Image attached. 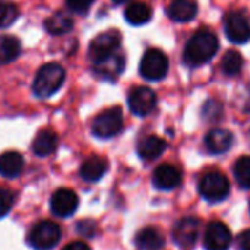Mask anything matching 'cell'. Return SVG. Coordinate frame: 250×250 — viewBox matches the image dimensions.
Masks as SVG:
<instances>
[{
  "label": "cell",
  "instance_id": "32",
  "mask_svg": "<svg viewBox=\"0 0 250 250\" xmlns=\"http://www.w3.org/2000/svg\"><path fill=\"white\" fill-rule=\"evenodd\" d=\"M237 246L240 250H250V230H245L239 239H237Z\"/></svg>",
  "mask_w": 250,
  "mask_h": 250
},
{
  "label": "cell",
  "instance_id": "13",
  "mask_svg": "<svg viewBox=\"0 0 250 250\" xmlns=\"http://www.w3.org/2000/svg\"><path fill=\"white\" fill-rule=\"evenodd\" d=\"M152 183L158 190H174L182 185V171L173 164H161L152 173Z\"/></svg>",
  "mask_w": 250,
  "mask_h": 250
},
{
  "label": "cell",
  "instance_id": "27",
  "mask_svg": "<svg viewBox=\"0 0 250 250\" xmlns=\"http://www.w3.org/2000/svg\"><path fill=\"white\" fill-rule=\"evenodd\" d=\"M19 18V10L16 4L7 0H0V28L10 26Z\"/></svg>",
  "mask_w": 250,
  "mask_h": 250
},
{
  "label": "cell",
  "instance_id": "2",
  "mask_svg": "<svg viewBox=\"0 0 250 250\" xmlns=\"http://www.w3.org/2000/svg\"><path fill=\"white\" fill-rule=\"evenodd\" d=\"M66 72L59 63L42 64L32 82V92L38 98H50L54 95L64 83Z\"/></svg>",
  "mask_w": 250,
  "mask_h": 250
},
{
  "label": "cell",
  "instance_id": "16",
  "mask_svg": "<svg viewBox=\"0 0 250 250\" xmlns=\"http://www.w3.org/2000/svg\"><path fill=\"white\" fill-rule=\"evenodd\" d=\"M166 12L171 21L186 23L195 19L198 13V1L196 0H171Z\"/></svg>",
  "mask_w": 250,
  "mask_h": 250
},
{
  "label": "cell",
  "instance_id": "8",
  "mask_svg": "<svg viewBox=\"0 0 250 250\" xmlns=\"http://www.w3.org/2000/svg\"><path fill=\"white\" fill-rule=\"evenodd\" d=\"M62 237V230L60 227L48 220L37 223L28 236L29 245L37 250H50L60 242Z\"/></svg>",
  "mask_w": 250,
  "mask_h": 250
},
{
  "label": "cell",
  "instance_id": "11",
  "mask_svg": "<svg viewBox=\"0 0 250 250\" xmlns=\"http://www.w3.org/2000/svg\"><path fill=\"white\" fill-rule=\"evenodd\" d=\"M127 104L130 111L138 117H145L151 114L157 105V95L148 86H135L127 97Z\"/></svg>",
  "mask_w": 250,
  "mask_h": 250
},
{
  "label": "cell",
  "instance_id": "18",
  "mask_svg": "<svg viewBox=\"0 0 250 250\" xmlns=\"http://www.w3.org/2000/svg\"><path fill=\"white\" fill-rule=\"evenodd\" d=\"M164 243V236L152 226L141 229L135 236V246L139 250H161Z\"/></svg>",
  "mask_w": 250,
  "mask_h": 250
},
{
  "label": "cell",
  "instance_id": "6",
  "mask_svg": "<svg viewBox=\"0 0 250 250\" xmlns=\"http://www.w3.org/2000/svg\"><path fill=\"white\" fill-rule=\"evenodd\" d=\"M123 129V111L120 107H111L100 113L91 125L92 135L100 139H110Z\"/></svg>",
  "mask_w": 250,
  "mask_h": 250
},
{
  "label": "cell",
  "instance_id": "23",
  "mask_svg": "<svg viewBox=\"0 0 250 250\" xmlns=\"http://www.w3.org/2000/svg\"><path fill=\"white\" fill-rule=\"evenodd\" d=\"M151 18H152V9H151V6L146 4V3H142V1L132 3L125 10V19L130 25H135V26L148 23L151 21Z\"/></svg>",
  "mask_w": 250,
  "mask_h": 250
},
{
  "label": "cell",
  "instance_id": "15",
  "mask_svg": "<svg viewBox=\"0 0 250 250\" xmlns=\"http://www.w3.org/2000/svg\"><path fill=\"white\" fill-rule=\"evenodd\" d=\"M125 64H126V59L125 56L119 51L117 54H114L113 57H110L108 60L94 64V73L104 81H110L114 82L125 70Z\"/></svg>",
  "mask_w": 250,
  "mask_h": 250
},
{
  "label": "cell",
  "instance_id": "30",
  "mask_svg": "<svg viewBox=\"0 0 250 250\" xmlns=\"http://www.w3.org/2000/svg\"><path fill=\"white\" fill-rule=\"evenodd\" d=\"M12 207H13V195L6 189H0V218L6 217L12 209Z\"/></svg>",
  "mask_w": 250,
  "mask_h": 250
},
{
  "label": "cell",
  "instance_id": "33",
  "mask_svg": "<svg viewBox=\"0 0 250 250\" xmlns=\"http://www.w3.org/2000/svg\"><path fill=\"white\" fill-rule=\"evenodd\" d=\"M63 250H91L89 246L83 242H72L67 246H64Z\"/></svg>",
  "mask_w": 250,
  "mask_h": 250
},
{
  "label": "cell",
  "instance_id": "14",
  "mask_svg": "<svg viewBox=\"0 0 250 250\" xmlns=\"http://www.w3.org/2000/svg\"><path fill=\"white\" fill-rule=\"evenodd\" d=\"M234 144V135L227 129H212L207 133L204 145L208 154L221 155L231 149Z\"/></svg>",
  "mask_w": 250,
  "mask_h": 250
},
{
  "label": "cell",
  "instance_id": "29",
  "mask_svg": "<svg viewBox=\"0 0 250 250\" xmlns=\"http://www.w3.org/2000/svg\"><path fill=\"white\" fill-rule=\"evenodd\" d=\"M94 1L95 0H66V6L73 13L85 15L89 10V7L94 4Z\"/></svg>",
  "mask_w": 250,
  "mask_h": 250
},
{
  "label": "cell",
  "instance_id": "5",
  "mask_svg": "<svg viewBox=\"0 0 250 250\" xmlns=\"http://www.w3.org/2000/svg\"><path fill=\"white\" fill-rule=\"evenodd\" d=\"M168 57L164 51L158 48H149L144 53L139 64V73L144 79L157 82L167 76L168 73Z\"/></svg>",
  "mask_w": 250,
  "mask_h": 250
},
{
  "label": "cell",
  "instance_id": "34",
  "mask_svg": "<svg viewBox=\"0 0 250 250\" xmlns=\"http://www.w3.org/2000/svg\"><path fill=\"white\" fill-rule=\"evenodd\" d=\"M127 1H130V0H113L114 4H123V3H127Z\"/></svg>",
  "mask_w": 250,
  "mask_h": 250
},
{
  "label": "cell",
  "instance_id": "7",
  "mask_svg": "<svg viewBox=\"0 0 250 250\" xmlns=\"http://www.w3.org/2000/svg\"><path fill=\"white\" fill-rule=\"evenodd\" d=\"M201 234V221L195 217H183L176 221L171 237L177 248L182 250H193Z\"/></svg>",
  "mask_w": 250,
  "mask_h": 250
},
{
  "label": "cell",
  "instance_id": "4",
  "mask_svg": "<svg viewBox=\"0 0 250 250\" xmlns=\"http://www.w3.org/2000/svg\"><path fill=\"white\" fill-rule=\"evenodd\" d=\"M120 42H122V35L116 29L98 34L91 41L89 48H88L89 60L94 64H98V63H103V62L108 60L110 57H113L114 54L119 53Z\"/></svg>",
  "mask_w": 250,
  "mask_h": 250
},
{
  "label": "cell",
  "instance_id": "26",
  "mask_svg": "<svg viewBox=\"0 0 250 250\" xmlns=\"http://www.w3.org/2000/svg\"><path fill=\"white\" fill-rule=\"evenodd\" d=\"M233 173L237 185L245 190H250V155L240 157L234 163Z\"/></svg>",
  "mask_w": 250,
  "mask_h": 250
},
{
  "label": "cell",
  "instance_id": "20",
  "mask_svg": "<svg viewBox=\"0 0 250 250\" xmlns=\"http://www.w3.org/2000/svg\"><path fill=\"white\" fill-rule=\"evenodd\" d=\"M57 144H59V139H57V135L53 132V130H41L38 132V135L35 136V139L32 141V152L37 155V157H48L51 155L56 149H57Z\"/></svg>",
  "mask_w": 250,
  "mask_h": 250
},
{
  "label": "cell",
  "instance_id": "10",
  "mask_svg": "<svg viewBox=\"0 0 250 250\" xmlns=\"http://www.w3.org/2000/svg\"><path fill=\"white\" fill-rule=\"evenodd\" d=\"M233 243V234L230 229L221 221H212L204 231L205 250H229Z\"/></svg>",
  "mask_w": 250,
  "mask_h": 250
},
{
  "label": "cell",
  "instance_id": "31",
  "mask_svg": "<svg viewBox=\"0 0 250 250\" xmlns=\"http://www.w3.org/2000/svg\"><path fill=\"white\" fill-rule=\"evenodd\" d=\"M76 231L83 237H92L95 234V224L92 221H89V220L81 221L76 226Z\"/></svg>",
  "mask_w": 250,
  "mask_h": 250
},
{
  "label": "cell",
  "instance_id": "9",
  "mask_svg": "<svg viewBox=\"0 0 250 250\" xmlns=\"http://www.w3.org/2000/svg\"><path fill=\"white\" fill-rule=\"evenodd\" d=\"M224 31L226 37L234 44H245L250 40V23L248 16L234 10L226 15L224 18Z\"/></svg>",
  "mask_w": 250,
  "mask_h": 250
},
{
  "label": "cell",
  "instance_id": "24",
  "mask_svg": "<svg viewBox=\"0 0 250 250\" xmlns=\"http://www.w3.org/2000/svg\"><path fill=\"white\" fill-rule=\"evenodd\" d=\"M22 51L21 41L12 35L0 37V64H9L15 62Z\"/></svg>",
  "mask_w": 250,
  "mask_h": 250
},
{
  "label": "cell",
  "instance_id": "21",
  "mask_svg": "<svg viewBox=\"0 0 250 250\" xmlns=\"http://www.w3.org/2000/svg\"><path fill=\"white\" fill-rule=\"evenodd\" d=\"M44 28L51 35H64L73 29V19L67 12L59 10L45 19Z\"/></svg>",
  "mask_w": 250,
  "mask_h": 250
},
{
  "label": "cell",
  "instance_id": "25",
  "mask_svg": "<svg viewBox=\"0 0 250 250\" xmlns=\"http://www.w3.org/2000/svg\"><path fill=\"white\" fill-rule=\"evenodd\" d=\"M243 63V57L239 51L229 50L221 60V69L227 76H236L242 72Z\"/></svg>",
  "mask_w": 250,
  "mask_h": 250
},
{
  "label": "cell",
  "instance_id": "12",
  "mask_svg": "<svg viewBox=\"0 0 250 250\" xmlns=\"http://www.w3.org/2000/svg\"><path fill=\"white\" fill-rule=\"evenodd\" d=\"M79 205V199L78 195L70 190V189H57L51 199H50V209L56 217L60 218H67L70 215L75 214V211L78 209Z\"/></svg>",
  "mask_w": 250,
  "mask_h": 250
},
{
  "label": "cell",
  "instance_id": "17",
  "mask_svg": "<svg viewBox=\"0 0 250 250\" xmlns=\"http://www.w3.org/2000/svg\"><path fill=\"white\" fill-rule=\"evenodd\" d=\"M167 149V142L155 135H148L144 136L138 145H136V152L138 155L145 160V161H152L157 160L160 155L164 154V151Z\"/></svg>",
  "mask_w": 250,
  "mask_h": 250
},
{
  "label": "cell",
  "instance_id": "3",
  "mask_svg": "<svg viewBox=\"0 0 250 250\" xmlns=\"http://www.w3.org/2000/svg\"><path fill=\"white\" fill-rule=\"evenodd\" d=\"M199 195L209 204H220L230 195V180L217 170L205 173L198 185Z\"/></svg>",
  "mask_w": 250,
  "mask_h": 250
},
{
  "label": "cell",
  "instance_id": "28",
  "mask_svg": "<svg viewBox=\"0 0 250 250\" xmlns=\"http://www.w3.org/2000/svg\"><path fill=\"white\" fill-rule=\"evenodd\" d=\"M223 116V105L220 101L208 100L202 107V117L207 122H217Z\"/></svg>",
  "mask_w": 250,
  "mask_h": 250
},
{
  "label": "cell",
  "instance_id": "1",
  "mask_svg": "<svg viewBox=\"0 0 250 250\" xmlns=\"http://www.w3.org/2000/svg\"><path fill=\"white\" fill-rule=\"evenodd\" d=\"M218 51V38L209 29L196 31L183 50V62L190 67L208 63Z\"/></svg>",
  "mask_w": 250,
  "mask_h": 250
},
{
  "label": "cell",
  "instance_id": "22",
  "mask_svg": "<svg viewBox=\"0 0 250 250\" xmlns=\"http://www.w3.org/2000/svg\"><path fill=\"white\" fill-rule=\"evenodd\" d=\"M23 170V157L16 151H9L0 155V176L6 179L18 177Z\"/></svg>",
  "mask_w": 250,
  "mask_h": 250
},
{
  "label": "cell",
  "instance_id": "19",
  "mask_svg": "<svg viewBox=\"0 0 250 250\" xmlns=\"http://www.w3.org/2000/svg\"><path fill=\"white\" fill-rule=\"evenodd\" d=\"M108 170V163L103 157H89L85 160L79 168V174L85 182L95 183L98 182Z\"/></svg>",
  "mask_w": 250,
  "mask_h": 250
}]
</instances>
